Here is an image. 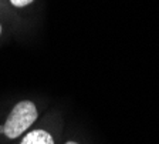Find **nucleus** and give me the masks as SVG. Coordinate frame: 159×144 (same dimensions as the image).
<instances>
[{"instance_id":"obj_5","label":"nucleus","mask_w":159,"mask_h":144,"mask_svg":"<svg viewBox=\"0 0 159 144\" xmlns=\"http://www.w3.org/2000/svg\"><path fill=\"white\" fill-rule=\"evenodd\" d=\"M0 133H3V126H0Z\"/></svg>"},{"instance_id":"obj_1","label":"nucleus","mask_w":159,"mask_h":144,"mask_svg":"<svg viewBox=\"0 0 159 144\" xmlns=\"http://www.w3.org/2000/svg\"><path fill=\"white\" fill-rule=\"evenodd\" d=\"M37 120V108L36 104L29 100L20 101L10 111L9 117L3 126V133L9 138H17L24 130L31 126Z\"/></svg>"},{"instance_id":"obj_2","label":"nucleus","mask_w":159,"mask_h":144,"mask_svg":"<svg viewBox=\"0 0 159 144\" xmlns=\"http://www.w3.org/2000/svg\"><path fill=\"white\" fill-rule=\"evenodd\" d=\"M20 144H54V140L46 130H34L26 134Z\"/></svg>"},{"instance_id":"obj_6","label":"nucleus","mask_w":159,"mask_h":144,"mask_svg":"<svg viewBox=\"0 0 159 144\" xmlns=\"http://www.w3.org/2000/svg\"><path fill=\"white\" fill-rule=\"evenodd\" d=\"M0 34H2V24H0Z\"/></svg>"},{"instance_id":"obj_3","label":"nucleus","mask_w":159,"mask_h":144,"mask_svg":"<svg viewBox=\"0 0 159 144\" xmlns=\"http://www.w3.org/2000/svg\"><path fill=\"white\" fill-rule=\"evenodd\" d=\"M10 2L16 7H24V6H29L30 3H33L34 0H10Z\"/></svg>"},{"instance_id":"obj_4","label":"nucleus","mask_w":159,"mask_h":144,"mask_svg":"<svg viewBox=\"0 0 159 144\" xmlns=\"http://www.w3.org/2000/svg\"><path fill=\"white\" fill-rule=\"evenodd\" d=\"M66 144H78V143H75V141H68V143H66Z\"/></svg>"}]
</instances>
